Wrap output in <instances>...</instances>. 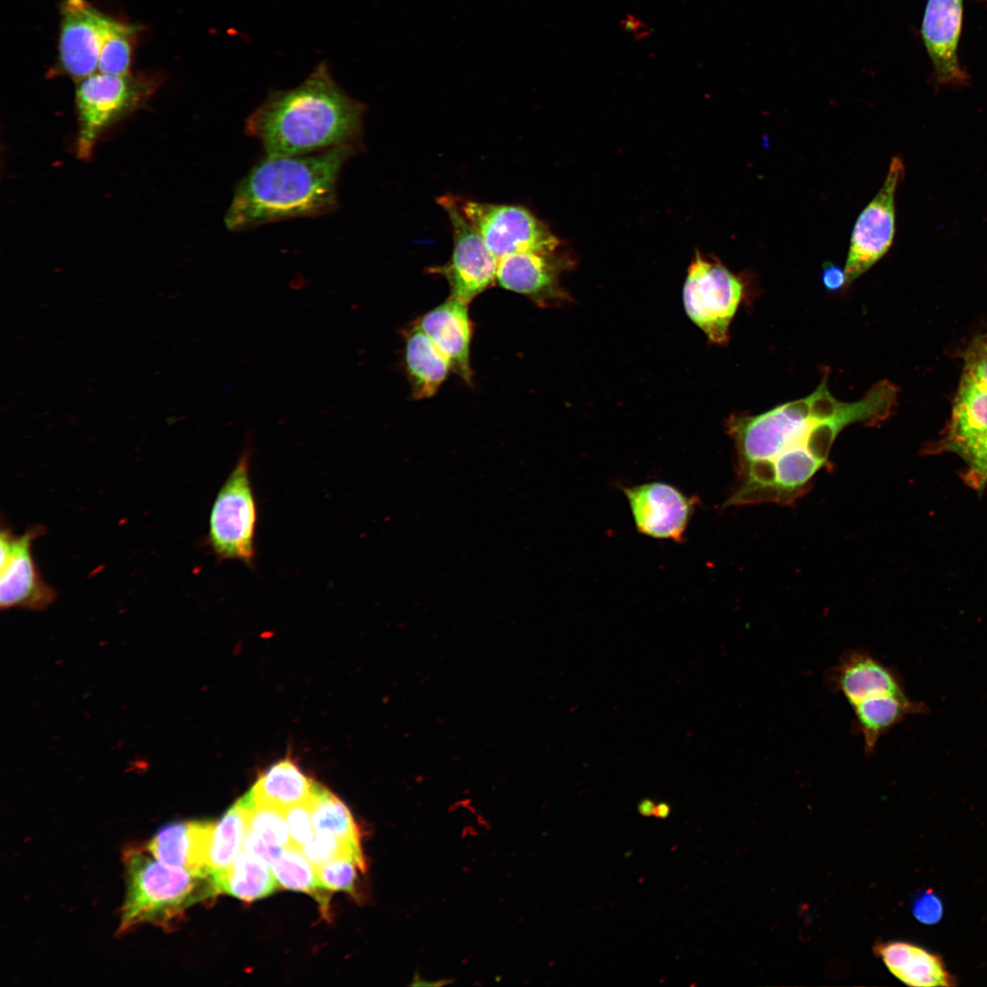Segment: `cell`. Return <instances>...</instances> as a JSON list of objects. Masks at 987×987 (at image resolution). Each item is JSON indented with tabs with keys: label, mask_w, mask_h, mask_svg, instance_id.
Masks as SVG:
<instances>
[{
	"label": "cell",
	"mask_w": 987,
	"mask_h": 987,
	"mask_svg": "<svg viewBox=\"0 0 987 987\" xmlns=\"http://www.w3.org/2000/svg\"><path fill=\"white\" fill-rule=\"evenodd\" d=\"M300 849L315 868L338 858L354 859L365 870L366 868L360 843L344 840L327 833H314L311 840Z\"/></svg>",
	"instance_id": "cell-30"
},
{
	"label": "cell",
	"mask_w": 987,
	"mask_h": 987,
	"mask_svg": "<svg viewBox=\"0 0 987 987\" xmlns=\"http://www.w3.org/2000/svg\"><path fill=\"white\" fill-rule=\"evenodd\" d=\"M822 281L829 291H838L846 286V278L844 269L833 263H825L822 273Z\"/></svg>",
	"instance_id": "cell-37"
},
{
	"label": "cell",
	"mask_w": 987,
	"mask_h": 987,
	"mask_svg": "<svg viewBox=\"0 0 987 987\" xmlns=\"http://www.w3.org/2000/svg\"><path fill=\"white\" fill-rule=\"evenodd\" d=\"M240 799L248 811V832L272 845L292 844L284 811L254 800L249 791Z\"/></svg>",
	"instance_id": "cell-28"
},
{
	"label": "cell",
	"mask_w": 987,
	"mask_h": 987,
	"mask_svg": "<svg viewBox=\"0 0 987 987\" xmlns=\"http://www.w3.org/2000/svg\"><path fill=\"white\" fill-rule=\"evenodd\" d=\"M284 813L292 844L300 848L314 834L309 801L291 806Z\"/></svg>",
	"instance_id": "cell-32"
},
{
	"label": "cell",
	"mask_w": 987,
	"mask_h": 987,
	"mask_svg": "<svg viewBox=\"0 0 987 987\" xmlns=\"http://www.w3.org/2000/svg\"><path fill=\"white\" fill-rule=\"evenodd\" d=\"M316 786L294 761L284 759L260 774L249 792L254 800L285 811L308 802Z\"/></svg>",
	"instance_id": "cell-22"
},
{
	"label": "cell",
	"mask_w": 987,
	"mask_h": 987,
	"mask_svg": "<svg viewBox=\"0 0 987 987\" xmlns=\"http://www.w3.org/2000/svg\"><path fill=\"white\" fill-rule=\"evenodd\" d=\"M112 21L85 0H65L60 5L59 71L77 81L93 74Z\"/></svg>",
	"instance_id": "cell-12"
},
{
	"label": "cell",
	"mask_w": 987,
	"mask_h": 987,
	"mask_svg": "<svg viewBox=\"0 0 987 987\" xmlns=\"http://www.w3.org/2000/svg\"><path fill=\"white\" fill-rule=\"evenodd\" d=\"M567 264L556 252L515 253L499 260L496 280L503 288L524 294L541 307L563 304L572 300L559 281Z\"/></svg>",
	"instance_id": "cell-15"
},
{
	"label": "cell",
	"mask_w": 987,
	"mask_h": 987,
	"mask_svg": "<svg viewBox=\"0 0 987 987\" xmlns=\"http://www.w3.org/2000/svg\"><path fill=\"white\" fill-rule=\"evenodd\" d=\"M405 363L417 399L433 396L451 369L449 359L418 326L406 335Z\"/></svg>",
	"instance_id": "cell-21"
},
{
	"label": "cell",
	"mask_w": 987,
	"mask_h": 987,
	"mask_svg": "<svg viewBox=\"0 0 987 987\" xmlns=\"http://www.w3.org/2000/svg\"><path fill=\"white\" fill-rule=\"evenodd\" d=\"M904 175L902 159L894 156L883 186L859 215L844 268L846 286L867 271L890 249L896 231V191Z\"/></svg>",
	"instance_id": "cell-10"
},
{
	"label": "cell",
	"mask_w": 987,
	"mask_h": 987,
	"mask_svg": "<svg viewBox=\"0 0 987 987\" xmlns=\"http://www.w3.org/2000/svg\"><path fill=\"white\" fill-rule=\"evenodd\" d=\"M987 434V387L963 375L953 407L950 435L958 449Z\"/></svg>",
	"instance_id": "cell-24"
},
{
	"label": "cell",
	"mask_w": 987,
	"mask_h": 987,
	"mask_svg": "<svg viewBox=\"0 0 987 987\" xmlns=\"http://www.w3.org/2000/svg\"><path fill=\"white\" fill-rule=\"evenodd\" d=\"M851 708L854 712L853 731L862 736L866 757L875 753L880 738L907 716L924 714L929 709L924 703L913 701L908 696L891 695L869 698Z\"/></svg>",
	"instance_id": "cell-20"
},
{
	"label": "cell",
	"mask_w": 987,
	"mask_h": 987,
	"mask_svg": "<svg viewBox=\"0 0 987 987\" xmlns=\"http://www.w3.org/2000/svg\"><path fill=\"white\" fill-rule=\"evenodd\" d=\"M971 461L973 466L987 476V434L959 449Z\"/></svg>",
	"instance_id": "cell-36"
},
{
	"label": "cell",
	"mask_w": 987,
	"mask_h": 987,
	"mask_svg": "<svg viewBox=\"0 0 987 987\" xmlns=\"http://www.w3.org/2000/svg\"><path fill=\"white\" fill-rule=\"evenodd\" d=\"M137 27L113 19L103 39L98 71L110 75H126L130 73L133 40Z\"/></svg>",
	"instance_id": "cell-29"
},
{
	"label": "cell",
	"mask_w": 987,
	"mask_h": 987,
	"mask_svg": "<svg viewBox=\"0 0 987 987\" xmlns=\"http://www.w3.org/2000/svg\"><path fill=\"white\" fill-rule=\"evenodd\" d=\"M364 113L322 61L300 85L272 91L247 118L245 132L266 154H309L357 144Z\"/></svg>",
	"instance_id": "cell-2"
},
{
	"label": "cell",
	"mask_w": 987,
	"mask_h": 987,
	"mask_svg": "<svg viewBox=\"0 0 987 987\" xmlns=\"http://www.w3.org/2000/svg\"><path fill=\"white\" fill-rule=\"evenodd\" d=\"M126 894L119 933L143 924L169 929L195 904L219 894L212 874L171 867L146 848L124 853Z\"/></svg>",
	"instance_id": "cell-4"
},
{
	"label": "cell",
	"mask_w": 987,
	"mask_h": 987,
	"mask_svg": "<svg viewBox=\"0 0 987 987\" xmlns=\"http://www.w3.org/2000/svg\"><path fill=\"white\" fill-rule=\"evenodd\" d=\"M44 532L42 526L15 534L3 525L0 534V607L40 611L57 599L56 590L41 577L32 554V543Z\"/></svg>",
	"instance_id": "cell-11"
},
{
	"label": "cell",
	"mask_w": 987,
	"mask_h": 987,
	"mask_svg": "<svg viewBox=\"0 0 987 987\" xmlns=\"http://www.w3.org/2000/svg\"><path fill=\"white\" fill-rule=\"evenodd\" d=\"M895 398V387L881 381L859 400L841 401L823 378L805 398L756 415L730 416L726 428L736 450L737 478L723 506L793 504L827 468L840 432L852 424L883 421Z\"/></svg>",
	"instance_id": "cell-1"
},
{
	"label": "cell",
	"mask_w": 987,
	"mask_h": 987,
	"mask_svg": "<svg viewBox=\"0 0 987 987\" xmlns=\"http://www.w3.org/2000/svg\"><path fill=\"white\" fill-rule=\"evenodd\" d=\"M963 375L987 387V336L975 339L967 349Z\"/></svg>",
	"instance_id": "cell-33"
},
{
	"label": "cell",
	"mask_w": 987,
	"mask_h": 987,
	"mask_svg": "<svg viewBox=\"0 0 987 987\" xmlns=\"http://www.w3.org/2000/svg\"><path fill=\"white\" fill-rule=\"evenodd\" d=\"M213 876L219 893L247 902L270 896L278 886L271 865L246 852L239 853L228 867Z\"/></svg>",
	"instance_id": "cell-23"
},
{
	"label": "cell",
	"mask_w": 987,
	"mask_h": 987,
	"mask_svg": "<svg viewBox=\"0 0 987 987\" xmlns=\"http://www.w3.org/2000/svg\"><path fill=\"white\" fill-rule=\"evenodd\" d=\"M637 530L658 539L682 542L697 505L695 496H688L674 486L652 482L622 487Z\"/></svg>",
	"instance_id": "cell-13"
},
{
	"label": "cell",
	"mask_w": 987,
	"mask_h": 987,
	"mask_svg": "<svg viewBox=\"0 0 987 987\" xmlns=\"http://www.w3.org/2000/svg\"><path fill=\"white\" fill-rule=\"evenodd\" d=\"M438 204L449 217L453 249L450 260L431 271L446 278L451 297L468 304L496 280L499 260L462 215L453 196L439 197Z\"/></svg>",
	"instance_id": "cell-9"
},
{
	"label": "cell",
	"mask_w": 987,
	"mask_h": 987,
	"mask_svg": "<svg viewBox=\"0 0 987 987\" xmlns=\"http://www.w3.org/2000/svg\"><path fill=\"white\" fill-rule=\"evenodd\" d=\"M912 913L921 923L932 925L942 918L943 905L939 897L927 890L918 894L913 900Z\"/></svg>",
	"instance_id": "cell-34"
},
{
	"label": "cell",
	"mask_w": 987,
	"mask_h": 987,
	"mask_svg": "<svg viewBox=\"0 0 987 987\" xmlns=\"http://www.w3.org/2000/svg\"><path fill=\"white\" fill-rule=\"evenodd\" d=\"M465 218L499 260L519 252L552 254L560 241L523 206L492 204L453 196Z\"/></svg>",
	"instance_id": "cell-8"
},
{
	"label": "cell",
	"mask_w": 987,
	"mask_h": 987,
	"mask_svg": "<svg viewBox=\"0 0 987 987\" xmlns=\"http://www.w3.org/2000/svg\"><path fill=\"white\" fill-rule=\"evenodd\" d=\"M366 870L354 859L338 858L316 868L321 886L330 891L356 893L358 872Z\"/></svg>",
	"instance_id": "cell-31"
},
{
	"label": "cell",
	"mask_w": 987,
	"mask_h": 987,
	"mask_svg": "<svg viewBox=\"0 0 987 987\" xmlns=\"http://www.w3.org/2000/svg\"><path fill=\"white\" fill-rule=\"evenodd\" d=\"M874 952L889 971L908 986H952L954 979L942 960L924 948L910 942L893 940L877 942Z\"/></svg>",
	"instance_id": "cell-19"
},
{
	"label": "cell",
	"mask_w": 987,
	"mask_h": 987,
	"mask_svg": "<svg viewBox=\"0 0 987 987\" xmlns=\"http://www.w3.org/2000/svg\"><path fill=\"white\" fill-rule=\"evenodd\" d=\"M743 295L744 285L738 276L716 259L695 253L684 284V307L711 343L728 342L729 326Z\"/></svg>",
	"instance_id": "cell-7"
},
{
	"label": "cell",
	"mask_w": 987,
	"mask_h": 987,
	"mask_svg": "<svg viewBox=\"0 0 987 987\" xmlns=\"http://www.w3.org/2000/svg\"><path fill=\"white\" fill-rule=\"evenodd\" d=\"M357 146L346 144L302 155L266 154L237 185L224 217L226 228L244 231L334 211L338 205L341 170Z\"/></svg>",
	"instance_id": "cell-3"
},
{
	"label": "cell",
	"mask_w": 987,
	"mask_h": 987,
	"mask_svg": "<svg viewBox=\"0 0 987 987\" xmlns=\"http://www.w3.org/2000/svg\"><path fill=\"white\" fill-rule=\"evenodd\" d=\"M251 438L213 502L207 542L219 561L238 560L251 568L255 561L257 504L250 479Z\"/></svg>",
	"instance_id": "cell-6"
},
{
	"label": "cell",
	"mask_w": 987,
	"mask_h": 987,
	"mask_svg": "<svg viewBox=\"0 0 987 987\" xmlns=\"http://www.w3.org/2000/svg\"><path fill=\"white\" fill-rule=\"evenodd\" d=\"M417 326L449 359L451 370L470 382L472 324L467 303L451 297L423 315Z\"/></svg>",
	"instance_id": "cell-18"
},
{
	"label": "cell",
	"mask_w": 987,
	"mask_h": 987,
	"mask_svg": "<svg viewBox=\"0 0 987 987\" xmlns=\"http://www.w3.org/2000/svg\"><path fill=\"white\" fill-rule=\"evenodd\" d=\"M216 822L183 821L162 827L146 844L161 863L193 873L212 874L209 851Z\"/></svg>",
	"instance_id": "cell-17"
},
{
	"label": "cell",
	"mask_w": 987,
	"mask_h": 987,
	"mask_svg": "<svg viewBox=\"0 0 987 987\" xmlns=\"http://www.w3.org/2000/svg\"><path fill=\"white\" fill-rule=\"evenodd\" d=\"M309 804L314 833L360 843L359 831L350 811L328 790L317 784Z\"/></svg>",
	"instance_id": "cell-27"
},
{
	"label": "cell",
	"mask_w": 987,
	"mask_h": 987,
	"mask_svg": "<svg viewBox=\"0 0 987 987\" xmlns=\"http://www.w3.org/2000/svg\"><path fill=\"white\" fill-rule=\"evenodd\" d=\"M242 850L246 853L261 858L263 861H265L268 865H271L272 862L281 854L283 848L270 844L256 836L254 833L248 832L244 840Z\"/></svg>",
	"instance_id": "cell-35"
},
{
	"label": "cell",
	"mask_w": 987,
	"mask_h": 987,
	"mask_svg": "<svg viewBox=\"0 0 987 987\" xmlns=\"http://www.w3.org/2000/svg\"><path fill=\"white\" fill-rule=\"evenodd\" d=\"M248 829V811L242 800L239 799L216 823L208 861L212 875L226 869L232 864L243 849Z\"/></svg>",
	"instance_id": "cell-26"
},
{
	"label": "cell",
	"mask_w": 987,
	"mask_h": 987,
	"mask_svg": "<svg viewBox=\"0 0 987 987\" xmlns=\"http://www.w3.org/2000/svg\"><path fill=\"white\" fill-rule=\"evenodd\" d=\"M271 867L279 886L310 894L319 902L324 914H327L330 891L321 886L316 868L298 846L291 844L283 848Z\"/></svg>",
	"instance_id": "cell-25"
},
{
	"label": "cell",
	"mask_w": 987,
	"mask_h": 987,
	"mask_svg": "<svg viewBox=\"0 0 987 987\" xmlns=\"http://www.w3.org/2000/svg\"><path fill=\"white\" fill-rule=\"evenodd\" d=\"M670 812H671L670 806L665 802H661V803L655 805L654 812H653V816H655L657 818H660V819H665V818H667L669 816Z\"/></svg>",
	"instance_id": "cell-39"
},
{
	"label": "cell",
	"mask_w": 987,
	"mask_h": 987,
	"mask_svg": "<svg viewBox=\"0 0 987 987\" xmlns=\"http://www.w3.org/2000/svg\"><path fill=\"white\" fill-rule=\"evenodd\" d=\"M962 0H928L921 33L937 80L962 85L968 80L958 58Z\"/></svg>",
	"instance_id": "cell-16"
},
{
	"label": "cell",
	"mask_w": 987,
	"mask_h": 987,
	"mask_svg": "<svg viewBox=\"0 0 987 987\" xmlns=\"http://www.w3.org/2000/svg\"><path fill=\"white\" fill-rule=\"evenodd\" d=\"M655 804L650 799L642 800L638 805V812L645 817L653 815Z\"/></svg>",
	"instance_id": "cell-38"
},
{
	"label": "cell",
	"mask_w": 987,
	"mask_h": 987,
	"mask_svg": "<svg viewBox=\"0 0 987 987\" xmlns=\"http://www.w3.org/2000/svg\"><path fill=\"white\" fill-rule=\"evenodd\" d=\"M159 85L160 79L154 76L110 75L99 71L78 81L74 99L78 157L89 160L101 136L143 108Z\"/></svg>",
	"instance_id": "cell-5"
},
{
	"label": "cell",
	"mask_w": 987,
	"mask_h": 987,
	"mask_svg": "<svg viewBox=\"0 0 987 987\" xmlns=\"http://www.w3.org/2000/svg\"><path fill=\"white\" fill-rule=\"evenodd\" d=\"M823 680L850 706L873 697L907 696L899 673L864 649L844 652L837 663L826 670Z\"/></svg>",
	"instance_id": "cell-14"
}]
</instances>
